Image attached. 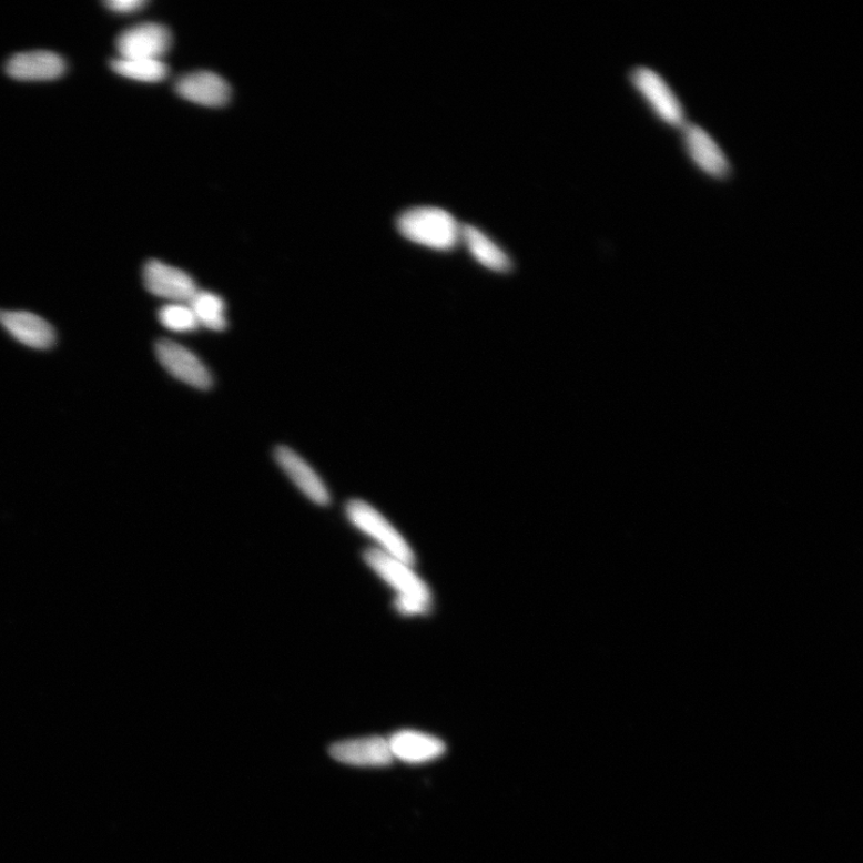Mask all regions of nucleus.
Listing matches in <instances>:
<instances>
[{
  "label": "nucleus",
  "instance_id": "a211bd4d",
  "mask_svg": "<svg viewBox=\"0 0 863 863\" xmlns=\"http://www.w3.org/2000/svg\"><path fill=\"white\" fill-rule=\"evenodd\" d=\"M158 317L162 326L174 333H192L200 327L191 307L184 303H172L161 307Z\"/></svg>",
  "mask_w": 863,
  "mask_h": 863
},
{
  "label": "nucleus",
  "instance_id": "2eb2a0df",
  "mask_svg": "<svg viewBox=\"0 0 863 863\" xmlns=\"http://www.w3.org/2000/svg\"><path fill=\"white\" fill-rule=\"evenodd\" d=\"M460 241L466 244L470 255L487 270L497 273L511 271L509 256L480 230L469 225L460 227Z\"/></svg>",
  "mask_w": 863,
  "mask_h": 863
},
{
  "label": "nucleus",
  "instance_id": "0eeeda50",
  "mask_svg": "<svg viewBox=\"0 0 863 863\" xmlns=\"http://www.w3.org/2000/svg\"><path fill=\"white\" fill-rule=\"evenodd\" d=\"M172 44L169 28L159 23H142L131 27L116 40V49L121 58L160 59Z\"/></svg>",
  "mask_w": 863,
  "mask_h": 863
},
{
  "label": "nucleus",
  "instance_id": "f3484780",
  "mask_svg": "<svg viewBox=\"0 0 863 863\" xmlns=\"http://www.w3.org/2000/svg\"><path fill=\"white\" fill-rule=\"evenodd\" d=\"M111 68L121 77L140 82L154 83L165 80L169 67L161 59H114Z\"/></svg>",
  "mask_w": 863,
  "mask_h": 863
},
{
  "label": "nucleus",
  "instance_id": "f03ea898",
  "mask_svg": "<svg viewBox=\"0 0 863 863\" xmlns=\"http://www.w3.org/2000/svg\"><path fill=\"white\" fill-rule=\"evenodd\" d=\"M346 515L352 526L376 544V549L409 565L415 564L410 545L386 517L365 500L353 499L346 505Z\"/></svg>",
  "mask_w": 863,
  "mask_h": 863
},
{
  "label": "nucleus",
  "instance_id": "f257e3e1",
  "mask_svg": "<svg viewBox=\"0 0 863 863\" xmlns=\"http://www.w3.org/2000/svg\"><path fill=\"white\" fill-rule=\"evenodd\" d=\"M397 230L407 241L437 250H454L460 241V226L455 217L435 206H418L402 213Z\"/></svg>",
  "mask_w": 863,
  "mask_h": 863
},
{
  "label": "nucleus",
  "instance_id": "1a4fd4ad",
  "mask_svg": "<svg viewBox=\"0 0 863 863\" xmlns=\"http://www.w3.org/2000/svg\"><path fill=\"white\" fill-rule=\"evenodd\" d=\"M683 143L691 160L708 175L725 180L731 174V163L721 146L701 126H684Z\"/></svg>",
  "mask_w": 863,
  "mask_h": 863
},
{
  "label": "nucleus",
  "instance_id": "dca6fc26",
  "mask_svg": "<svg viewBox=\"0 0 863 863\" xmlns=\"http://www.w3.org/2000/svg\"><path fill=\"white\" fill-rule=\"evenodd\" d=\"M200 326L213 332H223L227 327L226 304L222 297L207 291H197L187 303Z\"/></svg>",
  "mask_w": 863,
  "mask_h": 863
},
{
  "label": "nucleus",
  "instance_id": "423d86ee",
  "mask_svg": "<svg viewBox=\"0 0 863 863\" xmlns=\"http://www.w3.org/2000/svg\"><path fill=\"white\" fill-rule=\"evenodd\" d=\"M143 282L149 293L172 303L187 304L199 291L195 280L189 274L156 260L144 265Z\"/></svg>",
  "mask_w": 863,
  "mask_h": 863
},
{
  "label": "nucleus",
  "instance_id": "7ed1b4c3",
  "mask_svg": "<svg viewBox=\"0 0 863 863\" xmlns=\"http://www.w3.org/2000/svg\"><path fill=\"white\" fill-rule=\"evenodd\" d=\"M364 560L367 567L396 592V598L431 605V592L425 580L413 570V565L385 555L376 548L366 549Z\"/></svg>",
  "mask_w": 863,
  "mask_h": 863
},
{
  "label": "nucleus",
  "instance_id": "6ab92c4d",
  "mask_svg": "<svg viewBox=\"0 0 863 863\" xmlns=\"http://www.w3.org/2000/svg\"><path fill=\"white\" fill-rule=\"evenodd\" d=\"M146 4L145 0H110V2L105 3V7L116 13H132L141 10Z\"/></svg>",
  "mask_w": 863,
  "mask_h": 863
},
{
  "label": "nucleus",
  "instance_id": "6e6552de",
  "mask_svg": "<svg viewBox=\"0 0 863 863\" xmlns=\"http://www.w3.org/2000/svg\"><path fill=\"white\" fill-rule=\"evenodd\" d=\"M274 457L276 464L307 499L319 506L331 505L329 489L301 455H297L288 446H277Z\"/></svg>",
  "mask_w": 863,
  "mask_h": 863
},
{
  "label": "nucleus",
  "instance_id": "4468645a",
  "mask_svg": "<svg viewBox=\"0 0 863 863\" xmlns=\"http://www.w3.org/2000/svg\"><path fill=\"white\" fill-rule=\"evenodd\" d=\"M389 741L394 759L408 764H424L441 757L445 743L434 737L416 731H400L395 733Z\"/></svg>",
  "mask_w": 863,
  "mask_h": 863
},
{
  "label": "nucleus",
  "instance_id": "39448f33",
  "mask_svg": "<svg viewBox=\"0 0 863 863\" xmlns=\"http://www.w3.org/2000/svg\"><path fill=\"white\" fill-rule=\"evenodd\" d=\"M156 358L171 376L192 388L210 390L213 386L211 370L195 353L171 339H160L155 345Z\"/></svg>",
  "mask_w": 863,
  "mask_h": 863
},
{
  "label": "nucleus",
  "instance_id": "9b49d317",
  "mask_svg": "<svg viewBox=\"0 0 863 863\" xmlns=\"http://www.w3.org/2000/svg\"><path fill=\"white\" fill-rule=\"evenodd\" d=\"M331 755L339 763L354 766H386L394 761L389 741L382 737L336 742Z\"/></svg>",
  "mask_w": 863,
  "mask_h": 863
},
{
  "label": "nucleus",
  "instance_id": "f8f14e48",
  "mask_svg": "<svg viewBox=\"0 0 863 863\" xmlns=\"http://www.w3.org/2000/svg\"><path fill=\"white\" fill-rule=\"evenodd\" d=\"M67 65L61 55L50 51L14 54L6 65L9 77L18 81H51L62 77Z\"/></svg>",
  "mask_w": 863,
  "mask_h": 863
},
{
  "label": "nucleus",
  "instance_id": "20e7f679",
  "mask_svg": "<svg viewBox=\"0 0 863 863\" xmlns=\"http://www.w3.org/2000/svg\"><path fill=\"white\" fill-rule=\"evenodd\" d=\"M630 80L638 93L644 98L653 113L663 123L674 128L684 125V112L681 102L672 91V88L667 84L658 72L646 67H639L632 70Z\"/></svg>",
  "mask_w": 863,
  "mask_h": 863
},
{
  "label": "nucleus",
  "instance_id": "ddd939ff",
  "mask_svg": "<svg viewBox=\"0 0 863 863\" xmlns=\"http://www.w3.org/2000/svg\"><path fill=\"white\" fill-rule=\"evenodd\" d=\"M0 325L27 347L49 349L54 345L53 327L31 312L0 311Z\"/></svg>",
  "mask_w": 863,
  "mask_h": 863
},
{
  "label": "nucleus",
  "instance_id": "9d476101",
  "mask_svg": "<svg viewBox=\"0 0 863 863\" xmlns=\"http://www.w3.org/2000/svg\"><path fill=\"white\" fill-rule=\"evenodd\" d=\"M175 92L183 99L205 108H222L231 99L230 84L210 71L184 74L175 83Z\"/></svg>",
  "mask_w": 863,
  "mask_h": 863
}]
</instances>
